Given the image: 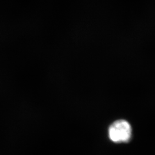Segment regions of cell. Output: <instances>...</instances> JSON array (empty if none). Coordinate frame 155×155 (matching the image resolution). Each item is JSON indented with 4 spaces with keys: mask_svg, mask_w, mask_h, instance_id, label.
<instances>
[{
    "mask_svg": "<svg viewBox=\"0 0 155 155\" xmlns=\"http://www.w3.org/2000/svg\"><path fill=\"white\" fill-rule=\"evenodd\" d=\"M109 139L114 143H127L132 136V127L129 122L119 120L113 122L109 127Z\"/></svg>",
    "mask_w": 155,
    "mask_h": 155,
    "instance_id": "1",
    "label": "cell"
}]
</instances>
